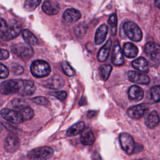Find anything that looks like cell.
<instances>
[{
	"label": "cell",
	"mask_w": 160,
	"mask_h": 160,
	"mask_svg": "<svg viewBox=\"0 0 160 160\" xmlns=\"http://www.w3.org/2000/svg\"><path fill=\"white\" fill-rule=\"evenodd\" d=\"M51 94L53 96H55L56 98L61 101L64 100L66 97H67V93L65 91H56V92H52L51 93Z\"/></svg>",
	"instance_id": "35"
},
{
	"label": "cell",
	"mask_w": 160,
	"mask_h": 160,
	"mask_svg": "<svg viewBox=\"0 0 160 160\" xmlns=\"http://www.w3.org/2000/svg\"><path fill=\"white\" fill-rule=\"evenodd\" d=\"M119 142L121 148L128 154L135 152L136 144L132 137L127 132H122L119 134Z\"/></svg>",
	"instance_id": "6"
},
{
	"label": "cell",
	"mask_w": 160,
	"mask_h": 160,
	"mask_svg": "<svg viewBox=\"0 0 160 160\" xmlns=\"http://www.w3.org/2000/svg\"><path fill=\"white\" fill-rule=\"evenodd\" d=\"M128 79L132 82L140 84H148L150 82V79L145 73L131 71L128 73Z\"/></svg>",
	"instance_id": "12"
},
{
	"label": "cell",
	"mask_w": 160,
	"mask_h": 160,
	"mask_svg": "<svg viewBox=\"0 0 160 160\" xmlns=\"http://www.w3.org/2000/svg\"><path fill=\"white\" fill-rule=\"evenodd\" d=\"M32 101L36 104L39 105H42V106H46L49 103L48 99L42 96H38V97L34 98L32 99Z\"/></svg>",
	"instance_id": "34"
},
{
	"label": "cell",
	"mask_w": 160,
	"mask_h": 160,
	"mask_svg": "<svg viewBox=\"0 0 160 160\" xmlns=\"http://www.w3.org/2000/svg\"><path fill=\"white\" fill-rule=\"evenodd\" d=\"M148 106L146 104H139L128 108L127 114L131 118L138 119L142 118L148 111Z\"/></svg>",
	"instance_id": "9"
},
{
	"label": "cell",
	"mask_w": 160,
	"mask_h": 160,
	"mask_svg": "<svg viewBox=\"0 0 160 160\" xmlns=\"http://www.w3.org/2000/svg\"><path fill=\"white\" fill-rule=\"evenodd\" d=\"M12 52L23 61H28L34 54V51L31 46L26 43H17L11 46Z\"/></svg>",
	"instance_id": "4"
},
{
	"label": "cell",
	"mask_w": 160,
	"mask_h": 160,
	"mask_svg": "<svg viewBox=\"0 0 160 160\" xmlns=\"http://www.w3.org/2000/svg\"><path fill=\"white\" fill-rule=\"evenodd\" d=\"M42 9L48 15H55L59 12L60 6L57 2L46 1L42 4Z\"/></svg>",
	"instance_id": "16"
},
{
	"label": "cell",
	"mask_w": 160,
	"mask_h": 160,
	"mask_svg": "<svg viewBox=\"0 0 160 160\" xmlns=\"http://www.w3.org/2000/svg\"><path fill=\"white\" fill-rule=\"evenodd\" d=\"M96 114V112L94 111H89L87 113V116L89 118H91L92 117H94Z\"/></svg>",
	"instance_id": "39"
},
{
	"label": "cell",
	"mask_w": 160,
	"mask_h": 160,
	"mask_svg": "<svg viewBox=\"0 0 160 160\" xmlns=\"http://www.w3.org/2000/svg\"><path fill=\"white\" fill-rule=\"evenodd\" d=\"M41 2V0H26L24 8L28 11H32L36 8Z\"/></svg>",
	"instance_id": "31"
},
{
	"label": "cell",
	"mask_w": 160,
	"mask_h": 160,
	"mask_svg": "<svg viewBox=\"0 0 160 160\" xmlns=\"http://www.w3.org/2000/svg\"><path fill=\"white\" fill-rule=\"evenodd\" d=\"M111 61L116 66H121L124 64V59L123 57V52L118 41H116L114 43L111 56Z\"/></svg>",
	"instance_id": "13"
},
{
	"label": "cell",
	"mask_w": 160,
	"mask_h": 160,
	"mask_svg": "<svg viewBox=\"0 0 160 160\" xmlns=\"http://www.w3.org/2000/svg\"><path fill=\"white\" fill-rule=\"evenodd\" d=\"M30 70L34 76L36 78H43L49 74L51 67L46 61L38 59L31 63Z\"/></svg>",
	"instance_id": "2"
},
{
	"label": "cell",
	"mask_w": 160,
	"mask_h": 160,
	"mask_svg": "<svg viewBox=\"0 0 160 160\" xmlns=\"http://www.w3.org/2000/svg\"><path fill=\"white\" fill-rule=\"evenodd\" d=\"M88 29L87 25L84 22H81L76 26L74 28V34L78 37H82L86 32Z\"/></svg>",
	"instance_id": "30"
},
{
	"label": "cell",
	"mask_w": 160,
	"mask_h": 160,
	"mask_svg": "<svg viewBox=\"0 0 160 160\" xmlns=\"http://www.w3.org/2000/svg\"><path fill=\"white\" fill-rule=\"evenodd\" d=\"M112 71V66L109 64H102L99 67L100 76L104 81H106Z\"/></svg>",
	"instance_id": "28"
},
{
	"label": "cell",
	"mask_w": 160,
	"mask_h": 160,
	"mask_svg": "<svg viewBox=\"0 0 160 160\" xmlns=\"http://www.w3.org/2000/svg\"><path fill=\"white\" fill-rule=\"evenodd\" d=\"M150 94L152 99L155 102H160V86L156 85L151 89Z\"/></svg>",
	"instance_id": "32"
},
{
	"label": "cell",
	"mask_w": 160,
	"mask_h": 160,
	"mask_svg": "<svg viewBox=\"0 0 160 160\" xmlns=\"http://www.w3.org/2000/svg\"><path fill=\"white\" fill-rule=\"evenodd\" d=\"M154 4L157 8L160 9V0H155Z\"/></svg>",
	"instance_id": "40"
},
{
	"label": "cell",
	"mask_w": 160,
	"mask_h": 160,
	"mask_svg": "<svg viewBox=\"0 0 160 160\" xmlns=\"http://www.w3.org/2000/svg\"><path fill=\"white\" fill-rule=\"evenodd\" d=\"M108 32V26L104 24H102V25H101L96 31V34L94 36L95 43L98 45L103 42L106 38Z\"/></svg>",
	"instance_id": "20"
},
{
	"label": "cell",
	"mask_w": 160,
	"mask_h": 160,
	"mask_svg": "<svg viewBox=\"0 0 160 160\" xmlns=\"http://www.w3.org/2000/svg\"><path fill=\"white\" fill-rule=\"evenodd\" d=\"M12 71L15 75H20L23 73L24 69L22 66L19 65H16L15 66L12 67Z\"/></svg>",
	"instance_id": "37"
},
{
	"label": "cell",
	"mask_w": 160,
	"mask_h": 160,
	"mask_svg": "<svg viewBox=\"0 0 160 160\" xmlns=\"http://www.w3.org/2000/svg\"><path fill=\"white\" fill-rule=\"evenodd\" d=\"M22 36L26 44L29 45H36L38 44V39L28 29H23L22 31Z\"/></svg>",
	"instance_id": "27"
},
{
	"label": "cell",
	"mask_w": 160,
	"mask_h": 160,
	"mask_svg": "<svg viewBox=\"0 0 160 160\" xmlns=\"http://www.w3.org/2000/svg\"><path fill=\"white\" fill-rule=\"evenodd\" d=\"M54 153L53 149L49 146H42L32 149L28 153V157L32 160H48Z\"/></svg>",
	"instance_id": "3"
},
{
	"label": "cell",
	"mask_w": 160,
	"mask_h": 160,
	"mask_svg": "<svg viewBox=\"0 0 160 160\" xmlns=\"http://www.w3.org/2000/svg\"><path fill=\"white\" fill-rule=\"evenodd\" d=\"M21 30V24L19 22L14 20L7 23L5 20L1 18L0 36L6 41H10L17 37Z\"/></svg>",
	"instance_id": "1"
},
{
	"label": "cell",
	"mask_w": 160,
	"mask_h": 160,
	"mask_svg": "<svg viewBox=\"0 0 160 160\" xmlns=\"http://www.w3.org/2000/svg\"><path fill=\"white\" fill-rule=\"evenodd\" d=\"M160 118L157 111H151L147 116L145 120L146 126L149 129H153L156 128L159 123Z\"/></svg>",
	"instance_id": "19"
},
{
	"label": "cell",
	"mask_w": 160,
	"mask_h": 160,
	"mask_svg": "<svg viewBox=\"0 0 160 160\" xmlns=\"http://www.w3.org/2000/svg\"><path fill=\"white\" fill-rule=\"evenodd\" d=\"M122 52L124 55L128 58H134L138 54V48L131 42H126L123 46Z\"/></svg>",
	"instance_id": "22"
},
{
	"label": "cell",
	"mask_w": 160,
	"mask_h": 160,
	"mask_svg": "<svg viewBox=\"0 0 160 160\" xmlns=\"http://www.w3.org/2000/svg\"><path fill=\"white\" fill-rule=\"evenodd\" d=\"M81 17L80 12L74 8L67 9L62 16L63 21L67 23H74L78 21Z\"/></svg>",
	"instance_id": "14"
},
{
	"label": "cell",
	"mask_w": 160,
	"mask_h": 160,
	"mask_svg": "<svg viewBox=\"0 0 160 160\" xmlns=\"http://www.w3.org/2000/svg\"><path fill=\"white\" fill-rule=\"evenodd\" d=\"M9 52L4 49H1V60H4L6 59L9 58Z\"/></svg>",
	"instance_id": "38"
},
{
	"label": "cell",
	"mask_w": 160,
	"mask_h": 160,
	"mask_svg": "<svg viewBox=\"0 0 160 160\" xmlns=\"http://www.w3.org/2000/svg\"><path fill=\"white\" fill-rule=\"evenodd\" d=\"M61 68L64 71V72L68 76H72L75 74L74 69L71 67V66L67 62L63 61L61 64Z\"/></svg>",
	"instance_id": "33"
},
{
	"label": "cell",
	"mask_w": 160,
	"mask_h": 160,
	"mask_svg": "<svg viewBox=\"0 0 160 160\" xmlns=\"http://www.w3.org/2000/svg\"><path fill=\"white\" fill-rule=\"evenodd\" d=\"M36 90V86L33 82L28 80L19 79V92L21 96L32 95Z\"/></svg>",
	"instance_id": "11"
},
{
	"label": "cell",
	"mask_w": 160,
	"mask_h": 160,
	"mask_svg": "<svg viewBox=\"0 0 160 160\" xmlns=\"http://www.w3.org/2000/svg\"><path fill=\"white\" fill-rule=\"evenodd\" d=\"M123 30L126 35L132 41L139 42L142 39V31L135 22L132 21L126 22L123 24Z\"/></svg>",
	"instance_id": "5"
},
{
	"label": "cell",
	"mask_w": 160,
	"mask_h": 160,
	"mask_svg": "<svg viewBox=\"0 0 160 160\" xmlns=\"http://www.w3.org/2000/svg\"><path fill=\"white\" fill-rule=\"evenodd\" d=\"M128 94L129 99L135 101L141 100L144 96L143 90L140 87L136 85H133L129 88Z\"/></svg>",
	"instance_id": "18"
},
{
	"label": "cell",
	"mask_w": 160,
	"mask_h": 160,
	"mask_svg": "<svg viewBox=\"0 0 160 160\" xmlns=\"http://www.w3.org/2000/svg\"><path fill=\"white\" fill-rule=\"evenodd\" d=\"M132 66L136 69L143 72L149 71V66L148 61L142 57L138 58L132 62Z\"/></svg>",
	"instance_id": "23"
},
{
	"label": "cell",
	"mask_w": 160,
	"mask_h": 160,
	"mask_svg": "<svg viewBox=\"0 0 160 160\" xmlns=\"http://www.w3.org/2000/svg\"><path fill=\"white\" fill-rule=\"evenodd\" d=\"M0 90H1V92L2 94H5V95L18 93L19 79L8 80V81L2 82L1 84Z\"/></svg>",
	"instance_id": "8"
},
{
	"label": "cell",
	"mask_w": 160,
	"mask_h": 160,
	"mask_svg": "<svg viewBox=\"0 0 160 160\" xmlns=\"http://www.w3.org/2000/svg\"><path fill=\"white\" fill-rule=\"evenodd\" d=\"M108 23L110 26L111 32L112 36H115L116 34L117 31V24H118V19L117 15L116 13H113L110 16L108 19Z\"/></svg>",
	"instance_id": "29"
},
{
	"label": "cell",
	"mask_w": 160,
	"mask_h": 160,
	"mask_svg": "<svg viewBox=\"0 0 160 160\" xmlns=\"http://www.w3.org/2000/svg\"><path fill=\"white\" fill-rule=\"evenodd\" d=\"M1 115L3 119L14 124H20L24 121L21 114L16 110L3 108L1 111Z\"/></svg>",
	"instance_id": "7"
},
{
	"label": "cell",
	"mask_w": 160,
	"mask_h": 160,
	"mask_svg": "<svg viewBox=\"0 0 160 160\" xmlns=\"http://www.w3.org/2000/svg\"><path fill=\"white\" fill-rule=\"evenodd\" d=\"M16 109H17L16 111H18L21 114L24 121L30 120L34 117V111L29 106L22 105Z\"/></svg>",
	"instance_id": "25"
},
{
	"label": "cell",
	"mask_w": 160,
	"mask_h": 160,
	"mask_svg": "<svg viewBox=\"0 0 160 160\" xmlns=\"http://www.w3.org/2000/svg\"><path fill=\"white\" fill-rule=\"evenodd\" d=\"M85 129V124L84 122L79 121L74 124H73L71 127H70L67 132L66 135L68 136H74L78 134H81L82 131Z\"/></svg>",
	"instance_id": "26"
},
{
	"label": "cell",
	"mask_w": 160,
	"mask_h": 160,
	"mask_svg": "<svg viewBox=\"0 0 160 160\" xmlns=\"http://www.w3.org/2000/svg\"><path fill=\"white\" fill-rule=\"evenodd\" d=\"M112 41L111 39H108L106 43L100 49L98 54V59L101 62L105 61L109 56Z\"/></svg>",
	"instance_id": "24"
},
{
	"label": "cell",
	"mask_w": 160,
	"mask_h": 160,
	"mask_svg": "<svg viewBox=\"0 0 160 160\" xmlns=\"http://www.w3.org/2000/svg\"><path fill=\"white\" fill-rule=\"evenodd\" d=\"M19 147V140L14 135L9 134L5 139L4 148L9 152H13L18 149Z\"/></svg>",
	"instance_id": "15"
},
{
	"label": "cell",
	"mask_w": 160,
	"mask_h": 160,
	"mask_svg": "<svg viewBox=\"0 0 160 160\" xmlns=\"http://www.w3.org/2000/svg\"><path fill=\"white\" fill-rule=\"evenodd\" d=\"M146 55L154 61L160 59V45L154 42H148L144 47Z\"/></svg>",
	"instance_id": "10"
},
{
	"label": "cell",
	"mask_w": 160,
	"mask_h": 160,
	"mask_svg": "<svg viewBox=\"0 0 160 160\" xmlns=\"http://www.w3.org/2000/svg\"><path fill=\"white\" fill-rule=\"evenodd\" d=\"M80 140L84 145H92L95 141V138L91 129L89 128L84 129L81 133Z\"/></svg>",
	"instance_id": "21"
},
{
	"label": "cell",
	"mask_w": 160,
	"mask_h": 160,
	"mask_svg": "<svg viewBox=\"0 0 160 160\" xmlns=\"http://www.w3.org/2000/svg\"><path fill=\"white\" fill-rule=\"evenodd\" d=\"M138 160H146V159H138Z\"/></svg>",
	"instance_id": "41"
},
{
	"label": "cell",
	"mask_w": 160,
	"mask_h": 160,
	"mask_svg": "<svg viewBox=\"0 0 160 160\" xmlns=\"http://www.w3.org/2000/svg\"><path fill=\"white\" fill-rule=\"evenodd\" d=\"M64 84V81L63 79L61 76H56L44 81V86L48 88L57 89L63 87Z\"/></svg>",
	"instance_id": "17"
},
{
	"label": "cell",
	"mask_w": 160,
	"mask_h": 160,
	"mask_svg": "<svg viewBox=\"0 0 160 160\" xmlns=\"http://www.w3.org/2000/svg\"><path fill=\"white\" fill-rule=\"evenodd\" d=\"M0 71H1V74H0L1 78L4 79V78H6L9 76V70H8V68L6 66H5L2 63L0 65Z\"/></svg>",
	"instance_id": "36"
}]
</instances>
